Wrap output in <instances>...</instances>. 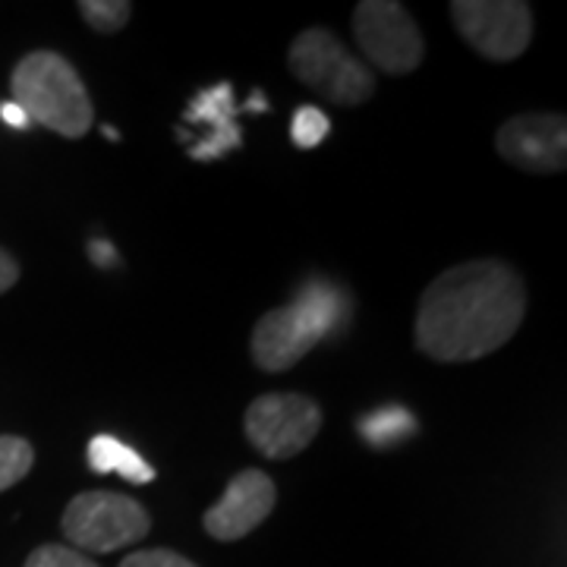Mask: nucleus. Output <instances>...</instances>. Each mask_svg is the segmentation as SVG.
Wrapping results in <instances>:
<instances>
[{
  "label": "nucleus",
  "instance_id": "9",
  "mask_svg": "<svg viewBox=\"0 0 567 567\" xmlns=\"http://www.w3.org/2000/svg\"><path fill=\"white\" fill-rule=\"evenodd\" d=\"M495 148L527 174H561L567 164V121L561 114H517L498 126Z\"/></svg>",
  "mask_w": 567,
  "mask_h": 567
},
{
  "label": "nucleus",
  "instance_id": "18",
  "mask_svg": "<svg viewBox=\"0 0 567 567\" xmlns=\"http://www.w3.org/2000/svg\"><path fill=\"white\" fill-rule=\"evenodd\" d=\"M121 567H199L193 565L189 558H183L171 548H142V551H133L121 561Z\"/></svg>",
  "mask_w": 567,
  "mask_h": 567
},
{
  "label": "nucleus",
  "instance_id": "19",
  "mask_svg": "<svg viewBox=\"0 0 567 567\" xmlns=\"http://www.w3.org/2000/svg\"><path fill=\"white\" fill-rule=\"evenodd\" d=\"M17 281H20V262L7 249H0V293H7Z\"/></svg>",
  "mask_w": 567,
  "mask_h": 567
},
{
  "label": "nucleus",
  "instance_id": "15",
  "mask_svg": "<svg viewBox=\"0 0 567 567\" xmlns=\"http://www.w3.org/2000/svg\"><path fill=\"white\" fill-rule=\"evenodd\" d=\"M80 13L82 20L89 22L95 32L114 35L133 17V3L130 0H82Z\"/></svg>",
  "mask_w": 567,
  "mask_h": 567
},
{
  "label": "nucleus",
  "instance_id": "13",
  "mask_svg": "<svg viewBox=\"0 0 567 567\" xmlns=\"http://www.w3.org/2000/svg\"><path fill=\"white\" fill-rule=\"evenodd\" d=\"M413 432H416V420L404 406H382L360 420V435L369 447L401 445Z\"/></svg>",
  "mask_w": 567,
  "mask_h": 567
},
{
  "label": "nucleus",
  "instance_id": "20",
  "mask_svg": "<svg viewBox=\"0 0 567 567\" xmlns=\"http://www.w3.org/2000/svg\"><path fill=\"white\" fill-rule=\"evenodd\" d=\"M0 121L7 123V126H13V130H29L32 126V121L25 117V111L17 102L0 104Z\"/></svg>",
  "mask_w": 567,
  "mask_h": 567
},
{
  "label": "nucleus",
  "instance_id": "16",
  "mask_svg": "<svg viewBox=\"0 0 567 567\" xmlns=\"http://www.w3.org/2000/svg\"><path fill=\"white\" fill-rule=\"evenodd\" d=\"M328 133H331V121L324 117L319 107H312V104L297 107L293 123H290V140H293L297 148H316Z\"/></svg>",
  "mask_w": 567,
  "mask_h": 567
},
{
  "label": "nucleus",
  "instance_id": "4",
  "mask_svg": "<svg viewBox=\"0 0 567 567\" xmlns=\"http://www.w3.org/2000/svg\"><path fill=\"white\" fill-rule=\"evenodd\" d=\"M287 66L316 95L341 107L369 102L375 92V73L360 58H353L344 41L328 29L300 32L287 51Z\"/></svg>",
  "mask_w": 567,
  "mask_h": 567
},
{
  "label": "nucleus",
  "instance_id": "10",
  "mask_svg": "<svg viewBox=\"0 0 567 567\" xmlns=\"http://www.w3.org/2000/svg\"><path fill=\"white\" fill-rule=\"evenodd\" d=\"M278 505L275 480L262 470H244L224 488L221 502L205 511L203 527L218 543H237L259 529Z\"/></svg>",
  "mask_w": 567,
  "mask_h": 567
},
{
  "label": "nucleus",
  "instance_id": "17",
  "mask_svg": "<svg viewBox=\"0 0 567 567\" xmlns=\"http://www.w3.org/2000/svg\"><path fill=\"white\" fill-rule=\"evenodd\" d=\"M25 567H99L92 558H85L82 551L70 546H39L29 558Z\"/></svg>",
  "mask_w": 567,
  "mask_h": 567
},
{
  "label": "nucleus",
  "instance_id": "12",
  "mask_svg": "<svg viewBox=\"0 0 567 567\" xmlns=\"http://www.w3.org/2000/svg\"><path fill=\"white\" fill-rule=\"evenodd\" d=\"M89 466L95 473H121L123 480H130L136 486H145L155 480V466L145 464L140 451L117 442L114 435H95L89 442Z\"/></svg>",
  "mask_w": 567,
  "mask_h": 567
},
{
  "label": "nucleus",
  "instance_id": "5",
  "mask_svg": "<svg viewBox=\"0 0 567 567\" xmlns=\"http://www.w3.org/2000/svg\"><path fill=\"white\" fill-rule=\"evenodd\" d=\"M63 536L76 551L107 555L142 543L152 529L148 511L121 492H80L63 511Z\"/></svg>",
  "mask_w": 567,
  "mask_h": 567
},
{
  "label": "nucleus",
  "instance_id": "14",
  "mask_svg": "<svg viewBox=\"0 0 567 567\" xmlns=\"http://www.w3.org/2000/svg\"><path fill=\"white\" fill-rule=\"evenodd\" d=\"M35 464V451L20 435H0V492L17 486Z\"/></svg>",
  "mask_w": 567,
  "mask_h": 567
},
{
  "label": "nucleus",
  "instance_id": "3",
  "mask_svg": "<svg viewBox=\"0 0 567 567\" xmlns=\"http://www.w3.org/2000/svg\"><path fill=\"white\" fill-rule=\"evenodd\" d=\"M10 89L29 121L54 130L63 140H82L95 123V107L80 73L54 51L25 54L10 76Z\"/></svg>",
  "mask_w": 567,
  "mask_h": 567
},
{
  "label": "nucleus",
  "instance_id": "1",
  "mask_svg": "<svg viewBox=\"0 0 567 567\" xmlns=\"http://www.w3.org/2000/svg\"><path fill=\"white\" fill-rule=\"evenodd\" d=\"M527 284L502 259H473L442 271L420 297L413 338L435 363H473L517 334Z\"/></svg>",
  "mask_w": 567,
  "mask_h": 567
},
{
  "label": "nucleus",
  "instance_id": "8",
  "mask_svg": "<svg viewBox=\"0 0 567 567\" xmlns=\"http://www.w3.org/2000/svg\"><path fill=\"white\" fill-rule=\"evenodd\" d=\"M451 22L488 61H517L533 41V10L524 0H454Z\"/></svg>",
  "mask_w": 567,
  "mask_h": 567
},
{
  "label": "nucleus",
  "instance_id": "11",
  "mask_svg": "<svg viewBox=\"0 0 567 567\" xmlns=\"http://www.w3.org/2000/svg\"><path fill=\"white\" fill-rule=\"evenodd\" d=\"M234 89L230 82H221V85H212V89H203L189 107L183 114L186 123H199V126H208V133L199 136V142L189 148V155L196 162H215L227 152L240 148V126H237V117H234Z\"/></svg>",
  "mask_w": 567,
  "mask_h": 567
},
{
  "label": "nucleus",
  "instance_id": "2",
  "mask_svg": "<svg viewBox=\"0 0 567 567\" xmlns=\"http://www.w3.org/2000/svg\"><path fill=\"white\" fill-rule=\"evenodd\" d=\"M344 319V300L331 284H306L281 309L265 312L252 328L249 353L262 372H287Z\"/></svg>",
  "mask_w": 567,
  "mask_h": 567
},
{
  "label": "nucleus",
  "instance_id": "7",
  "mask_svg": "<svg viewBox=\"0 0 567 567\" xmlns=\"http://www.w3.org/2000/svg\"><path fill=\"white\" fill-rule=\"evenodd\" d=\"M244 429L268 461H290L316 442L322 406L306 394H262L246 406Z\"/></svg>",
  "mask_w": 567,
  "mask_h": 567
},
{
  "label": "nucleus",
  "instance_id": "21",
  "mask_svg": "<svg viewBox=\"0 0 567 567\" xmlns=\"http://www.w3.org/2000/svg\"><path fill=\"white\" fill-rule=\"evenodd\" d=\"M92 259H95L99 265L117 262V256H114V249H111V244H107V240H95V244H92Z\"/></svg>",
  "mask_w": 567,
  "mask_h": 567
},
{
  "label": "nucleus",
  "instance_id": "6",
  "mask_svg": "<svg viewBox=\"0 0 567 567\" xmlns=\"http://www.w3.org/2000/svg\"><path fill=\"white\" fill-rule=\"evenodd\" d=\"M353 39L365 61L388 76L413 73L425 58V41L404 3L363 0L353 10Z\"/></svg>",
  "mask_w": 567,
  "mask_h": 567
}]
</instances>
